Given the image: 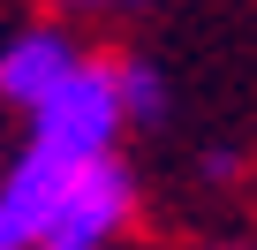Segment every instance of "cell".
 Instances as JSON below:
<instances>
[{
  "label": "cell",
  "mask_w": 257,
  "mask_h": 250,
  "mask_svg": "<svg viewBox=\"0 0 257 250\" xmlns=\"http://www.w3.org/2000/svg\"><path fill=\"white\" fill-rule=\"evenodd\" d=\"M121 121H128V106H121V68L83 53V61L31 106V144H53V152H68V159H98V152H113Z\"/></svg>",
  "instance_id": "1"
},
{
  "label": "cell",
  "mask_w": 257,
  "mask_h": 250,
  "mask_svg": "<svg viewBox=\"0 0 257 250\" xmlns=\"http://www.w3.org/2000/svg\"><path fill=\"white\" fill-rule=\"evenodd\" d=\"M83 159L53 152V144H31L8 175H0V250H38L53 242V220H61V197L76 182Z\"/></svg>",
  "instance_id": "2"
},
{
  "label": "cell",
  "mask_w": 257,
  "mask_h": 250,
  "mask_svg": "<svg viewBox=\"0 0 257 250\" xmlns=\"http://www.w3.org/2000/svg\"><path fill=\"white\" fill-rule=\"evenodd\" d=\"M128 212H137V182H128V167L113 152L83 159L68 197H61V220H53V242H113L128 227Z\"/></svg>",
  "instance_id": "3"
},
{
  "label": "cell",
  "mask_w": 257,
  "mask_h": 250,
  "mask_svg": "<svg viewBox=\"0 0 257 250\" xmlns=\"http://www.w3.org/2000/svg\"><path fill=\"white\" fill-rule=\"evenodd\" d=\"M76 61H83L76 38L53 31V23H38V31H23V38L0 46V99H8V106H38V99L76 68Z\"/></svg>",
  "instance_id": "4"
},
{
  "label": "cell",
  "mask_w": 257,
  "mask_h": 250,
  "mask_svg": "<svg viewBox=\"0 0 257 250\" xmlns=\"http://www.w3.org/2000/svg\"><path fill=\"white\" fill-rule=\"evenodd\" d=\"M121 106H128V114H144V121H159V114H167V84H159V68L121 61Z\"/></svg>",
  "instance_id": "5"
},
{
  "label": "cell",
  "mask_w": 257,
  "mask_h": 250,
  "mask_svg": "<svg viewBox=\"0 0 257 250\" xmlns=\"http://www.w3.org/2000/svg\"><path fill=\"white\" fill-rule=\"evenodd\" d=\"M68 8H98V16H113V8H137V0H68Z\"/></svg>",
  "instance_id": "6"
},
{
  "label": "cell",
  "mask_w": 257,
  "mask_h": 250,
  "mask_svg": "<svg viewBox=\"0 0 257 250\" xmlns=\"http://www.w3.org/2000/svg\"><path fill=\"white\" fill-rule=\"evenodd\" d=\"M38 250H106V242H38Z\"/></svg>",
  "instance_id": "7"
}]
</instances>
